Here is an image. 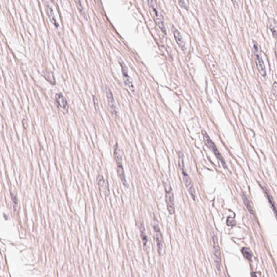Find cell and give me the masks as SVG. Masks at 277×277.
<instances>
[{"label":"cell","instance_id":"obj_1","mask_svg":"<svg viewBox=\"0 0 277 277\" xmlns=\"http://www.w3.org/2000/svg\"><path fill=\"white\" fill-rule=\"evenodd\" d=\"M114 158L116 165H117V169L118 176L121 180L123 185L126 187H128V185L126 179V176L124 174V170L123 168L122 163V155L121 153V151L120 150L119 147L118 146L117 143L115 145L114 147Z\"/></svg>","mask_w":277,"mask_h":277},{"label":"cell","instance_id":"obj_2","mask_svg":"<svg viewBox=\"0 0 277 277\" xmlns=\"http://www.w3.org/2000/svg\"><path fill=\"white\" fill-rule=\"evenodd\" d=\"M148 6L150 8L151 14L152 15L153 19L155 21L156 24L159 27L160 30L165 35L166 34V30L165 28V24L163 20V17L160 14V12L158 9V5L154 1H148Z\"/></svg>","mask_w":277,"mask_h":277},{"label":"cell","instance_id":"obj_3","mask_svg":"<svg viewBox=\"0 0 277 277\" xmlns=\"http://www.w3.org/2000/svg\"><path fill=\"white\" fill-rule=\"evenodd\" d=\"M253 53L255 56V62L256 66L257 67L258 72L263 77H265L266 75V70L265 68L264 63L263 62L261 55V49L257 42H254L253 44Z\"/></svg>","mask_w":277,"mask_h":277},{"label":"cell","instance_id":"obj_4","mask_svg":"<svg viewBox=\"0 0 277 277\" xmlns=\"http://www.w3.org/2000/svg\"><path fill=\"white\" fill-rule=\"evenodd\" d=\"M202 134H203V140H204V142H205V143L207 147L210 149V151L212 152L214 154L215 156L219 159L221 163L222 164L223 167H224L225 168H226V163H225L224 159L222 157L221 154L219 152V151L218 150L217 148L215 146V144L213 142L212 140L210 139V136H208L207 133L205 131H202Z\"/></svg>","mask_w":277,"mask_h":277},{"label":"cell","instance_id":"obj_5","mask_svg":"<svg viewBox=\"0 0 277 277\" xmlns=\"http://www.w3.org/2000/svg\"><path fill=\"white\" fill-rule=\"evenodd\" d=\"M212 246L213 254L214 257V261L215 263V266L218 271H220V266L221 264V252L220 247L219 245L217 238L215 236H213L211 239Z\"/></svg>","mask_w":277,"mask_h":277},{"label":"cell","instance_id":"obj_6","mask_svg":"<svg viewBox=\"0 0 277 277\" xmlns=\"http://www.w3.org/2000/svg\"><path fill=\"white\" fill-rule=\"evenodd\" d=\"M180 169L181 170L182 174V177H183V179H184V183L185 185V186L186 187L187 189L189 191V193L191 196L192 198L195 200L196 199V192L195 189L194 188L193 184L192 182L191 179L190 177H189V175L187 174V172L185 171V166L180 167Z\"/></svg>","mask_w":277,"mask_h":277},{"label":"cell","instance_id":"obj_7","mask_svg":"<svg viewBox=\"0 0 277 277\" xmlns=\"http://www.w3.org/2000/svg\"><path fill=\"white\" fill-rule=\"evenodd\" d=\"M166 201L167 204V209L171 215H173L175 213L174 201V195L171 187H166Z\"/></svg>","mask_w":277,"mask_h":277},{"label":"cell","instance_id":"obj_8","mask_svg":"<svg viewBox=\"0 0 277 277\" xmlns=\"http://www.w3.org/2000/svg\"><path fill=\"white\" fill-rule=\"evenodd\" d=\"M55 101L56 103L57 107L60 109L64 113L68 112V105L66 99L61 93H57L55 95Z\"/></svg>","mask_w":277,"mask_h":277},{"label":"cell","instance_id":"obj_9","mask_svg":"<svg viewBox=\"0 0 277 277\" xmlns=\"http://www.w3.org/2000/svg\"><path fill=\"white\" fill-rule=\"evenodd\" d=\"M106 96L107 98L108 106L110 108V111L113 114L117 116V107L115 104V102L114 99L113 95L112 93L110 91V89L109 88V87H108L107 86L106 87Z\"/></svg>","mask_w":277,"mask_h":277},{"label":"cell","instance_id":"obj_10","mask_svg":"<svg viewBox=\"0 0 277 277\" xmlns=\"http://www.w3.org/2000/svg\"><path fill=\"white\" fill-rule=\"evenodd\" d=\"M153 229L155 233V240L157 245L158 253L161 254L162 253L163 248V235L161 234L159 227L157 225H154Z\"/></svg>","mask_w":277,"mask_h":277},{"label":"cell","instance_id":"obj_11","mask_svg":"<svg viewBox=\"0 0 277 277\" xmlns=\"http://www.w3.org/2000/svg\"><path fill=\"white\" fill-rule=\"evenodd\" d=\"M120 63L121 65V67L122 68V75H123V77H124L123 79L124 80V83L126 84L127 86H128V87L133 92H134L135 88H134V85L133 84L131 77H129V75L128 74V70H127L126 66L124 65V63H123L121 61H120Z\"/></svg>","mask_w":277,"mask_h":277},{"label":"cell","instance_id":"obj_12","mask_svg":"<svg viewBox=\"0 0 277 277\" xmlns=\"http://www.w3.org/2000/svg\"><path fill=\"white\" fill-rule=\"evenodd\" d=\"M97 183L101 192L104 194L106 196H108L110 194L108 185L107 182L104 179L102 175H100L97 177Z\"/></svg>","mask_w":277,"mask_h":277},{"label":"cell","instance_id":"obj_13","mask_svg":"<svg viewBox=\"0 0 277 277\" xmlns=\"http://www.w3.org/2000/svg\"><path fill=\"white\" fill-rule=\"evenodd\" d=\"M45 8L46 12H47V15H48V17L49 18L50 21L56 27H59V23L57 22V20L55 19L53 8L50 6V5L48 4L47 2L46 4H45Z\"/></svg>","mask_w":277,"mask_h":277},{"label":"cell","instance_id":"obj_14","mask_svg":"<svg viewBox=\"0 0 277 277\" xmlns=\"http://www.w3.org/2000/svg\"><path fill=\"white\" fill-rule=\"evenodd\" d=\"M174 36L175 40L177 41V43L178 45L179 46L180 48H181L182 50H185L186 49V45H185V42L184 40V38L182 36V34L180 33L179 31L177 29H175L174 31Z\"/></svg>","mask_w":277,"mask_h":277},{"label":"cell","instance_id":"obj_15","mask_svg":"<svg viewBox=\"0 0 277 277\" xmlns=\"http://www.w3.org/2000/svg\"><path fill=\"white\" fill-rule=\"evenodd\" d=\"M263 189H264V192H265L266 196L268 198V200L269 201V203H270V205H271V207L272 208L274 213H275V214L277 218V209L276 207H275V202H274V200L273 199L272 197V196L270 195L269 192L265 189V188H263Z\"/></svg>","mask_w":277,"mask_h":277},{"label":"cell","instance_id":"obj_16","mask_svg":"<svg viewBox=\"0 0 277 277\" xmlns=\"http://www.w3.org/2000/svg\"><path fill=\"white\" fill-rule=\"evenodd\" d=\"M140 236H141V239H142V242H143V245L145 246H146L147 243L148 239H147V236H146L145 230V228H144V227H143V225L142 224L140 225Z\"/></svg>","mask_w":277,"mask_h":277},{"label":"cell","instance_id":"obj_17","mask_svg":"<svg viewBox=\"0 0 277 277\" xmlns=\"http://www.w3.org/2000/svg\"><path fill=\"white\" fill-rule=\"evenodd\" d=\"M242 199L244 201V204H245V205L246 206V208H247L248 210L251 214H253V210H252V208L250 205V203L248 198H247V196L244 193L242 194Z\"/></svg>","mask_w":277,"mask_h":277},{"label":"cell","instance_id":"obj_18","mask_svg":"<svg viewBox=\"0 0 277 277\" xmlns=\"http://www.w3.org/2000/svg\"><path fill=\"white\" fill-rule=\"evenodd\" d=\"M11 199L13 204V208L15 211H17L19 208V201L17 196L14 193H11Z\"/></svg>","mask_w":277,"mask_h":277},{"label":"cell","instance_id":"obj_19","mask_svg":"<svg viewBox=\"0 0 277 277\" xmlns=\"http://www.w3.org/2000/svg\"><path fill=\"white\" fill-rule=\"evenodd\" d=\"M269 25L273 34L275 36L277 37V23L274 20H271L269 21Z\"/></svg>","mask_w":277,"mask_h":277},{"label":"cell","instance_id":"obj_20","mask_svg":"<svg viewBox=\"0 0 277 277\" xmlns=\"http://www.w3.org/2000/svg\"><path fill=\"white\" fill-rule=\"evenodd\" d=\"M75 2L76 3V5H77V7L78 8L79 12H80V13L82 15V16L84 17L85 19H87V15H86V13H85L84 7H83L82 5H81V3L80 2V1H75Z\"/></svg>","mask_w":277,"mask_h":277},{"label":"cell","instance_id":"obj_21","mask_svg":"<svg viewBox=\"0 0 277 277\" xmlns=\"http://www.w3.org/2000/svg\"><path fill=\"white\" fill-rule=\"evenodd\" d=\"M242 253L243 254L244 257L248 259L249 261H251L252 259V254H251V251L249 249L246 247H244L242 249Z\"/></svg>","mask_w":277,"mask_h":277},{"label":"cell","instance_id":"obj_22","mask_svg":"<svg viewBox=\"0 0 277 277\" xmlns=\"http://www.w3.org/2000/svg\"><path fill=\"white\" fill-rule=\"evenodd\" d=\"M252 277H256V275H254V273H253V274H252Z\"/></svg>","mask_w":277,"mask_h":277}]
</instances>
